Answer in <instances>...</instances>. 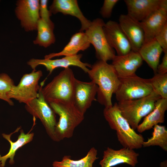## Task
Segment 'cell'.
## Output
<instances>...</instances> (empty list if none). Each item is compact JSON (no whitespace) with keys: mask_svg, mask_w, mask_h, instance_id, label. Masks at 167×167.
I'll use <instances>...</instances> for the list:
<instances>
[{"mask_svg":"<svg viewBox=\"0 0 167 167\" xmlns=\"http://www.w3.org/2000/svg\"><path fill=\"white\" fill-rule=\"evenodd\" d=\"M92 81L98 86L96 101L105 108L112 106V95L120 84L119 78L112 65L98 60L87 73Z\"/></svg>","mask_w":167,"mask_h":167,"instance_id":"6da1fadb","label":"cell"},{"mask_svg":"<svg viewBox=\"0 0 167 167\" xmlns=\"http://www.w3.org/2000/svg\"><path fill=\"white\" fill-rule=\"evenodd\" d=\"M103 115L110 128L116 131L118 140L123 148L135 149L141 148L144 141L143 136L137 133L122 116L117 103L105 108Z\"/></svg>","mask_w":167,"mask_h":167,"instance_id":"7a4b0ae2","label":"cell"},{"mask_svg":"<svg viewBox=\"0 0 167 167\" xmlns=\"http://www.w3.org/2000/svg\"><path fill=\"white\" fill-rule=\"evenodd\" d=\"M49 104L59 117L55 129L57 142L71 137L75 128L84 120V114L73 102H52Z\"/></svg>","mask_w":167,"mask_h":167,"instance_id":"3957f363","label":"cell"},{"mask_svg":"<svg viewBox=\"0 0 167 167\" xmlns=\"http://www.w3.org/2000/svg\"><path fill=\"white\" fill-rule=\"evenodd\" d=\"M75 78L72 70L65 68L43 88L41 91L47 102H73Z\"/></svg>","mask_w":167,"mask_h":167,"instance_id":"277c9868","label":"cell"},{"mask_svg":"<svg viewBox=\"0 0 167 167\" xmlns=\"http://www.w3.org/2000/svg\"><path fill=\"white\" fill-rule=\"evenodd\" d=\"M161 97L153 92L145 97L137 99L118 102V108L122 116L131 128L135 130L141 120L154 109L156 101Z\"/></svg>","mask_w":167,"mask_h":167,"instance_id":"5b68a950","label":"cell"},{"mask_svg":"<svg viewBox=\"0 0 167 167\" xmlns=\"http://www.w3.org/2000/svg\"><path fill=\"white\" fill-rule=\"evenodd\" d=\"M119 78L120 84L114 93L118 102L141 98L153 92L149 79L141 78L136 74Z\"/></svg>","mask_w":167,"mask_h":167,"instance_id":"8992f818","label":"cell"},{"mask_svg":"<svg viewBox=\"0 0 167 167\" xmlns=\"http://www.w3.org/2000/svg\"><path fill=\"white\" fill-rule=\"evenodd\" d=\"M44 84V81L41 84L38 97L25 104V108L34 117L40 119L49 136L57 142L55 129L57 122L55 113L42 93L41 88Z\"/></svg>","mask_w":167,"mask_h":167,"instance_id":"52a82bcc","label":"cell"},{"mask_svg":"<svg viewBox=\"0 0 167 167\" xmlns=\"http://www.w3.org/2000/svg\"><path fill=\"white\" fill-rule=\"evenodd\" d=\"M105 23L99 18L91 21L89 26L85 31L90 44L94 46L96 56L99 60L107 62L112 60L116 55L115 52L109 45L103 30Z\"/></svg>","mask_w":167,"mask_h":167,"instance_id":"ba28073f","label":"cell"},{"mask_svg":"<svg viewBox=\"0 0 167 167\" xmlns=\"http://www.w3.org/2000/svg\"><path fill=\"white\" fill-rule=\"evenodd\" d=\"M42 75L41 70L33 71L30 73L24 74L19 84L15 85L7 93L8 97L25 104L36 98L40 87L39 81Z\"/></svg>","mask_w":167,"mask_h":167,"instance_id":"9c48e42d","label":"cell"},{"mask_svg":"<svg viewBox=\"0 0 167 167\" xmlns=\"http://www.w3.org/2000/svg\"><path fill=\"white\" fill-rule=\"evenodd\" d=\"M39 8V0H19L16 2L15 14L25 31L36 30L40 18Z\"/></svg>","mask_w":167,"mask_h":167,"instance_id":"30bf717a","label":"cell"},{"mask_svg":"<svg viewBox=\"0 0 167 167\" xmlns=\"http://www.w3.org/2000/svg\"><path fill=\"white\" fill-rule=\"evenodd\" d=\"M82 56V54H78L55 59L32 58L29 60L27 64L31 67L33 71L36 70V68L38 66L43 65L49 72V74H51L54 70L58 67H62L65 69L69 67L70 66L79 67L87 73L89 70L88 67L91 68L92 66L89 63L82 62L81 60Z\"/></svg>","mask_w":167,"mask_h":167,"instance_id":"8fae6325","label":"cell"},{"mask_svg":"<svg viewBox=\"0 0 167 167\" xmlns=\"http://www.w3.org/2000/svg\"><path fill=\"white\" fill-rule=\"evenodd\" d=\"M97 86L93 81H82L75 79L74 83L73 103L75 106L84 114L91 106L92 102L96 101L95 96Z\"/></svg>","mask_w":167,"mask_h":167,"instance_id":"7c38bea8","label":"cell"},{"mask_svg":"<svg viewBox=\"0 0 167 167\" xmlns=\"http://www.w3.org/2000/svg\"><path fill=\"white\" fill-rule=\"evenodd\" d=\"M103 30L109 45L116 50L117 55H125L132 51L130 42L118 23L109 20L105 23Z\"/></svg>","mask_w":167,"mask_h":167,"instance_id":"4fadbf2b","label":"cell"},{"mask_svg":"<svg viewBox=\"0 0 167 167\" xmlns=\"http://www.w3.org/2000/svg\"><path fill=\"white\" fill-rule=\"evenodd\" d=\"M118 23L130 42L132 51L138 52L145 41L144 31L141 22L127 14H122Z\"/></svg>","mask_w":167,"mask_h":167,"instance_id":"5bb4252c","label":"cell"},{"mask_svg":"<svg viewBox=\"0 0 167 167\" xmlns=\"http://www.w3.org/2000/svg\"><path fill=\"white\" fill-rule=\"evenodd\" d=\"M139 154L133 149L123 148L114 150L109 147L104 151L100 162L101 167H112L121 164H126L135 167L138 163Z\"/></svg>","mask_w":167,"mask_h":167,"instance_id":"9a60e30c","label":"cell"},{"mask_svg":"<svg viewBox=\"0 0 167 167\" xmlns=\"http://www.w3.org/2000/svg\"><path fill=\"white\" fill-rule=\"evenodd\" d=\"M141 23L144 32V43L154 39L167 24V0H163L160 8Z\"/></svg>","mask_w":167,"mask_h":167,"instance_id":"2e32d148","label":"cell"},{"mask_svg":"<svg viewBox=\"0 0 167 167\" xmlns=\"http://www.w3.org/2000/svg\"><path fill=\"white\" fill-rule=\"evenodd\" d=\"M112 61L111 65L118 76L122 78L135 74L143 60L138 52L132 51L125 55H116Z\"/></svg>","mask_w":167,"mask_h":167,"instance_id":"e0dca14e","label":"cell"},{"mask_svg":"<svg viewBox=\"0 0 167 167\" xmlns=\"http://www.w3.org/2000/svg\"><path fill=\"white\" fill-rule=\"evenodd\" d=\"M163 0H125L127 14L134 19L141 22L158 9Z\"/></svg>","mask_w":167,"mask_h":167,"instance_id":"ac0fdd59","label":"cell"},{"mask_svg":"<svg viewBox=\"0 0 167 167\" xmlns=\"http://www.w3.org/2000/svg\"><path fill=\"white\" fill-rule=\"evenodd\" d=\"M49 10L52 14H55L60 12L77 18L81 24L80 32L85 31L91 23V21L84 15L76 0H54L49 7Z\"/></svg>","mask_w":167,"mask_h":167,"instance_id":"d6986e66","label":"cell"},{"mask_svg":"<svg viewBox=\"0 0 167 167\" xmlns=\"http://www.w3.org/2000/svg\"><path fill=\"white\" fill-rule=\"evenodd\" d=\"M90 44L85 33L79 31L71 36L70 41L62 50L58 53L46 55L45 56L44 59H51L56 57L75 55L80 51H84L87 49Z\"/></svg>","mask_w":167,"mask_h":167,"instance_id":"ffe728a7","label":"cell"},{"mask_svg":"<svg viewBox=\"0 0 167 167\" xmlns=\"http://www.w3.org/2000/svg\"><path fill=\"white\" fill-rule=\"evenodd\" d=\"M167 110V99L160 98L156 102L154 109L145 117L142 122L139 123L137 130L140 133L153 128L159 123L165 121V113Z\"/></svg>","mask_w":167,"mask_h":167,"instance_id":"44dd1931","label":"cell"},{"mask_svg":"<svg viewBox=\"0 0 167 167\" xmlns=\"http://www.w3.org/2000/svg\"><path fill=\"white\" fill-rule=\"evenodd\" d=\"M163 51L162 48L154 38L144 43L138 52L143 60L147 63L155 74L157 73L160 57Z\"/></svg>","mask_w":167,"mask_h":167,"instance_id":"7402d4cb","label":"cell"},{"mask_svg":"<svg viewBox=\"0 0 167 167\" xmlns=\"http://www.w3.org/2000/svg\"><path fill=\"white\" fill-rule=\"evenodd\" d=\"M20 129L18 128L14 132L8 135L5 133L2 134V137L9 142L10 148L8 153L6 155L2 156L1 158V167H4L6 160L9 159V163L12 165L14 163V158L17 151L20 148L31 142L33 139L34 134L32 133H28L25 134L23 130L20 131V134L19 135L17 140L13 142L11 139V135L13 133L17 132Z\"/></svg>","mask_w":167,"mask_h":167,"instance_id":"603a6c76","label":"cell"},{"mask_svg":"<svg viewBox=\"0 0 167 167\" xmlns=\"http://www.w3.org/2000/svg\"><path fill=\"white\" fill-rule=\"evenodd\" d=\"M97 154V150L92 147L85 156L80 160H73L70 156H65L61 161H54L53 166V167H93V163L98 158Z\"/></svg>","mask_w":167,"mask_h":167,"instance_id":"cb8c5ba5","label":"cell"},{"mask_svg":"<svg viewBox=\"0 0 167 167\" xmlns=\"http://www.w3.org/2000/svg\"><path fill=\"white\" fill-rule=\"evenodd\" d=\"M54 29L40 18L37 24V36L33 41V44L44 48L54 44L56 39Z\"/></svg>","mask_w":167,"mask_h":167,"instance_id":"d4e9b609","label":"cell"},{"mask_svg":"<svg viewBox=\"0 0 167 167\" xmlns=\"http://www.w3.org/2000/svg\"><path fill=\"white\" fill-rule=\"evenodd\" d=\"M153 131L152 136L145 141L143 147H147L159 146L163 150L167 151V130L164 126L156 124L153 127Z\"/></svg>","mask_w":167,"mask_h":167,"instance_id":"484cf974","label":"cell"},{"mask_svg":"<svg viewBox=\"0 0 167 167\" xmlns=\"http://www.w3.org/2000/svg\"><path fill=\"white\" fill-rule=\"evenodd\" d=\"M149 79L153 92L161 98L167 99V73H156Z\"/></svg>","mask_w":167,"mask_h":167,"instance_id":"4316f807","label":"cell"},{"mask_svg":"<svg viewBox=\"0 0 167 167\" xmlns=\"http://www.w3.org/2000/svg\"><path fill=\"white\" fill-rule=\"evenodd\" d=\"M15 85L13 80L7 74L0 73V99L6 102L10 105L14 103L7 96V93Z\"/></svg>","mask_w":167,"mask_h":167,"instance_id":"83f0119b","label":"cell"},{"mask_svg":"<svg viewBox=\"0 0 167 167\" xmlns=\"http://www.w3.org/2000/svg\"><path fill=\"white\" fill-rule=\"evenodd\" d=\"M47 0H41L40 1L39 14L40 18L47 24L51 27L54 29V23L50 19L52 14L48 9Z\"/></svg>","mask_w":167,"mask_h":167,"instance_id":"f1b7e54d","label":"cell"},{"mask_svg":"<svg viewBox=\"0 0 167 167\" xmlns=\"http://www.w3.org/2000/svg\"><path fill=\"white\" fill-rule=\"evenodd\" d=\"M119 1L118 0H105L100 11L102 16L105 18H110L113 7Z\"/></svg>","mask_w":167,"mask_h":167,"instance_id":"f546056e","label":"cell"},{"mask_svg":"<svg viewBox=\"0 0 167 167\" xmlns=\"http://www.w3.org/2000/svg\"><path fill=\"white\" fill-rule=\"evenodd\" d=\"M162 48L163 52H167V24L154 38Z\"/></svg>","mask_w":167,"mask_h":167,"instance_id":"4dcf8cb0","label":"cell"},{"mask_svg":"<svg viewBox=\"0 0 167 167\" xmlns=\"http://www.w3.org/2000/svg\"><path fill=\"white\" fill-rule=\"evenodd\" d=\"M162 61L157 67V73H167V52H165Z\"/></svg>","mask_w":167,"mask_h":167,"instance_id":"1f68e13d","label":"cell"},{"mask_svg":"<svg viewBox=\"0 0 167 167\" xmlns=\"http://www.w3.org/2000/svg\"><path fill=\"white\" fill-rule=\"evenodd\" d=\"M160 167H167V160H165L160 163Z\"/></svg>","mask_w":167,"mask_h":167,"instance_id":"d6a6232c","label":"cell"},{"mask_svg":"<svg viewBox=\"0 0 167 167\" xmlns=\"http://www.w3.org/2000/svg\"><path fill=\"white\" fill-rule=\"evenodd\" d=\"M1 155H0V166H1Z\"/></svg>","mask_w":167,"mask_h":167,"instance_id":"836d02e7","label":"cell"}]
</instances>
